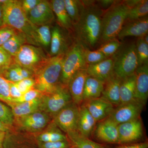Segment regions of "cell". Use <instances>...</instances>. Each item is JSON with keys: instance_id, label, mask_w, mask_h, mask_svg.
Masks as SVG:
<instances>
[{"instance_id": "obj_1", "label": "cell", "mask_w": 148, "mask_h": 148, "mask_svg": "<svg viewBox=\"0 0 148 148\" xmlns=\"http://www.w3.org/2000/svg\"><path fill=\"white\" fill-rule=\"evenodd\" d=\"M84 5L81 16L73 26L76 41L93 50L101 42L102 18L104 11L95 1H82Z\"/></svg>"}, {"instance_id": "obj_2", "label": "cell", "mask_w": 148, "mask_h": 148, "mask_svg": "<svg viewBox=\"0 0 148 148\" xmlns=\"http://www.w3.org/2000/svg\"><path fill=\"white\" fill-rule=\"evenodd\" d=\"M3 26H9L27 37L29 44L40 47L37 41L35 25L29 21L21 7V1L8 0L2 5Z\"/></svg>"}, {"instance_id": "obj_3", "label": "cell", "mask_w": 148, "mask_h": 148, "mask_svg": "<svg viewBox=\"0 0 148 148\" xmlns=\"http://www.w3.org/2000/svg\"><path fill=\"white\" fill-rule=\"evenodd\" d=\"M130 8L125 1H116L103 12L102 18V34L100 43L117 38L125 22Z\"/></svg>"}, {"instance_id": "obj_4", "label": "cell", "mask_w": 148, "mask_h": 148, "mask_svg": "<svg viewBox=\"0 0 148 148\" xmlns=\"http://www.w3.org/2000/svg\"><path fill=\"white\" fill-rule=\"evenodd\" d=\"M65 54L50 57L34 77V88L43 94L53 92L60 84L62 65Z\"/></svg>"}, {"instance_id": "obj_5", "label": "cell", "mask_w": 148, "mask_h": 148, "mask_svg": "<svg viewBox=\"0 0 148 148\" xmlns=\"http://www.w3.org/2000/svg\"><path fill=\"white\" fill-rule=\"evenodd\" d=\"M50 57L40 47L27 44L21 46L13 58L15 64L30 70L35 76Z\"/></svg>"}, {"instance_id": "obj_6", "label": "cell", "mask_w": 148, "mask_h": 148, "mask_svg": "<svg viewBox=\"0 0 148 148\" xmlns=\"http://www.w3.org/2000/svg\"><path fill=\"white\" fill-rule=\"evenodd\" d=\"M114 73L123 79L135 73L138 67L135 42L122 43L119 50L112 56Z\"/></svg>"}, {"instance_id": "obj_7", "label": "cell", "mask_w": 148, "mask_h": 148, "mask_svg": "<svg viewBox=\"0 0 148 148\" xmlns=\"http://www.w3.org/2000/svg\"><path fill=\"white\" fill-rule=\"evenodd\" d=\"M84 47L75 41L65 53L62 65L60 82L68 86L72 76L79 70L86 69L87 65L84 56Z\"/></svg>"}, {"instance_id": "obj_8", "label": "cell", "mask_w": 148, "mask_h": 148, "mask_svg": "<svg viewBox=\"0 0 148 148\" xmlns=\"http://www.w3.org/2000/svg\"><path fill=\"white\" fill-rule=\"evenodd\" d=\"M72 102L68 86L60 83L53 92L43 94L40 110L47 114L52 119L57 113Z\"/></svg>"}, {"instance_id": "obj_9", "label": "cell", "mask_w": 148, "mask_h": 148, "mask_svg": "<svg viewBox=\"0 0 148 148\" xmlns=\"http://www.w3.org/2000/svg\"><path fill=\"white\" fill-rule=\"evenodd\" d=\"M51 120V117L45 112L37 111L25 116L14 118L13 130L34 135L42 131Z\"/></svg>"}, {"instance_id": "obj_10", "label": "cell", "mask_w": 148, "mask_h": 148, "mask_svg": "<svg viewBox=\"0 0 148 148\" xmlns=\"http://www.w3.org/2000/svg\"><path fill=\"white\" fill-rule=\"evenodd\" d=\"M79 114V106L72 102L57 113L52 120L66 134L77 130Z\"/></svg>"}, {"instance_id": "obj_11", "label": "cell", "mask_w": 148, "mask_h": 148, "mask_svg": "<svg viewBox=\"0 0 148 148\" xmlns=\"http://www.w3.org/2000/svg\"><path fill=\"white\" fill-rule=\"evenodd\" d=\"M144 106L137 100L121 104L114 108L108 117L118 125L131 121L140 117Z\"/></svg>"}, {"instance_id": "obj_12", "label": "cell", "mask_w": 148, "mask_h": 148, "mask_svg": "<svg viewBox=\"0 0 148 148\" xmlns=\"http://www.w3.org/2000/svg\"><path fill=\"white\" fill-rule=\"evenodd\" d=\"M119 144H128L142 138L143 123L140 118L118 125Z\"/></svg>"}, {"instance_id": "obj_13", "label": "cell", "mask_w": 148, "mask_h": 148, "mask_svg": "<svg viewBox=\"0 0 148 148\" xmlns=\"http://www.w3.org/2000/svg\"><path fill=\"white\" fill-rule=\"evenodd\" d=\"M27 16L29 21L36 27L49 25L55 18L51 2L45 0H41Z\"/></svg>"}, {"instance_id": "obj_14", "label": "cell", "mask_w": 148, "mask_h": 148, "mask_svg": "<svg viewBox=\"0 0 148 148\" xmlns=\"http://www.w3.org/2000/svg\"><path fill=\"white\" fill-rule=\"evenodd\" d=\"M118 125L109 117L99 121L94 130L95 138L104 143L119 144Z\"/></svg>"}, {"instance_id": "obj_15", "label": "cell", "mask_w": 148, "mask_h": 148, "mask_svg": "<svg viewBox=\"0 0 148 148\" xmlns=\"http://www.w3.org/2000/svg\"><path fill=\"white\" fill-rule=\"evenodd\" d=\"M3 147V148H38L33 135L13 129L6 132Z\"/></svg>"}, {"instance_id": "obj_16", "label": "cell", "mask_w": 148, "mask_h": 148, "mask_svg": "<svg viewBox=\"0 0 148 148\" xmlns=\"http://www.w3.org/2000/svg\"><path fill=\"white\" fill-rule=\"evenodd\" d=\"M88 76L86 69H81L74 74L68 83V89L72 101L79 106H81L83 102L85 84Z\"/></svg>"}, {"instance_id": "obj_17", "label": "cell", "mask_w": 148, "mask_h": 148, "mask_svg": "<svg viewBox=\"0 0 148 148\" xmlns=\"http://www.w3.org/2000/svg\"><path fill=\"white\" fill-rule=\"evenodd\" d=\"M82 104L96 122L107 118L114 108L112 104L101 97L84 102Z\"/></svg>"}, {"instance_id": "obj_18", "label": "cell", "mask_w": 148, "mask_h": 148, "mask_svg": "<svg viewBox=\"0 0 148 148\" xmlns=\"http://www.w3.org/2000/svg\"><path fill=\"white\" fill-rule=\"evenodd\" d=\"M148 17L147 16L125 23L117 38L118 39H123L130 36L141 38L148 34Z\"/></svg>"}, {"instance_id": "obj_19", "label": "cell", "mask_w": 148, "mask_h": 148, "mask_svg": "<svg viewBox=\"0 0 148 148\" xmlns=\"http://www.w3.org/2000/svg\"><path fill=\"white\" fill-rule=\"evenodd\" d=\"M135 75V99L145 105L148 97V64L138 66Z\"/></svg>"}, {"instance_id": "obj_20", "label": "cell", "mask_w": 148, "mask_h": 148, "mask_svg": "<svg viewBox=\"0 0 148 148\" xmlns=\"http://www.w3.org/2000/svg\"><path fill=\"white\" fill-rule=\"evenodd\" d=\"M121 79L114 73L104 82L101 97L116 107L121 105L119 90Z\"/></svg>"}, {"instance_id": "obj_21", "label": "cell", "mask_w": 148, "mask_h": 148, "mask_svg": "<svg viewBox=\"0 0 148 148\" xmlns=\"http://www.w3.org/2000/svg\"><path fill=\"white\" fill-rule=\"evenodd\" d=\"M88 75L105 82L114 73L112 57L94 64L88 65L86 69Z\"/></svg>"}, {"instance_id": "obj_22", "label": "cell", "mask_w": 148, "mask_h": 148, "mask_svg": "<svg viewBox=\"0 0 148 148\" xmlns=\"http://www.w3.org/2000/svg\"><path fill=\"white\" fill-rule=\"evenodd\" d=\"M32 135L37 143H50L68 139L66 134L52 120L42 131Z\"/></svg>"}, {"instance_id": "obj_23", "label": "cell", "mask_w": 148, "mask_h": 148, "mask_svg": "<svg viewBox=\"0 0 148 148\" xmlns=\"http://www.w3.org/2000/svg\"><path fill=\"white\" fill-rule=\"evenodd\" d=\"M51 34L49 56L51 57L65 54L71 46H68L66 37L62 30L58 26H55L52 28Z\"/></svg>"}, {"instance_id": "obj_24", "label": "cell", "mask_w": 148, "mask_h": 148, "mask_svg": "<svg viewBox=\"0 0 148 148\" xmlns=\"http://www.w3.org/2000/svg\"><path fill=\"white\" fill-rule=\"evenodd\" d=\"M96 122L84 104H82L79 106L77 131L85 137L89 138L95 129Z\"/></svg>"}, {"instance_id": "obj_25", "label": "cell", "mask_w": 148, "mask_h": 148, "mask_svg": "<svg viewBox=\"0 0 148 148\" xmlns=\"http://www.w3.org/2000/svg\"><path fill=\"white\" fill-rule=\"evenodd\" d=\"M50 2L60 27L69 32H73V26L66 10L64 0H53Z\"/></svg>"}, {"instance_id": "obj_26", "label": "cell", "mask_w": 148, "mask_h": 148, "mask_svg": "<svg viewBox=\"0 0 148 148\" xmlns=\"http://www.w3.org/2000/svg\"><path fill=\"white\" fill-rule=\"evenodd\" d=\"M104 82L88 75L85 84L83 102L100 98L104 88Z\"/></svg>"}, {"instance_id": "obj_27", "label": "cell", "mask_w": 148, "mask_h": 148, "mask_svg": "<svg viewBox=\"0 0 148 148\" xmlns=\"http://www.w3.org/2000/svg\"><path fill=\"white\" fill-rule=\"evenodd\" d=\"M135 73L121 79L119 93L121 105L135 101Z\"/></svg>"}, {"instance_id": "obj_28", "label": "cell", "mask_w": 148, "mask_h": 148, "mask_svg": "<svg viewBox=\"0 0 148 148\" xmlns=\"http://www.w3.org/2000/svg\"><path fill=\"white\" fill-rule=\"evenodd\" d=\"M41 98L29 102L12 104L10 107L12 110L14 118L25 116L40 110Z\"/></svg>"}, {"instance_id": "obj_29", "label": "cell", "mask_w": 148, "mask_h": 148, "mask_svg": "<svg viewBox=\"0 0 148 148\" xmlns=\"http://www.w3.org/2000/svg\"><path fill=\"white\" fill-rule=\"evenodd\" d=\"M66 135L72 145L77 148H106L103 145L93 142L77 130L68 132Z\"/></svg>"}, {"instance_id": "obj_30", "label": "cell", "mask_w": 148, "mask_h": 148, "mask_svg": "<svg viewBox=\"0 0 148 148\" xmlns=\"http://www.w3.org/2000/svg\"><path fill=\"white\" fill-rule=\"evenodd\" d=\"M27 44L29 43L26 36L23 33L17 32L1 47L14 57L21 46Z\"/></svg>"}, {"instance_id": "obj_31", "label": "cell", "mask_w": 148, "mask_h": 148, "mask_svg": "<svg viewBox=\"0 0 148 148\" xmlns=\"http://www.w3.org/2000/svg\"><path fill=\"white\" fill-rule=\"evenodd\" d=\"M65 8L71 18L73 26L79 20L84 5L82 1L64 0Z\"/></svg>"}, {"instance_id": "obj_32", "label": "cell", "mask_w": 148, "mask_h": 148, "mask_svg": "<svg viewBox=\"0 0 148 148\" xmlns=\"http://www.w3.org/2000/svg\"><path fill=\"white\" fill-rule=\"evenodd\" d=\"M148 0H140L138 3L129 10L125 23L148 16Z\"/></svg>"}, {"instance_id": "obj_33", "label": "cell", "mask_w": 148, "mask_h": 148, "mask_svg": "<svg viewBox=\"0 0 148 148\" xmlns=\"http://www.w3.org/2000/svg\"><path fill=\"white\" fill-rule=\"evenodd\" d=\"M37 41L40 47H50L51 34L49 25H44L35 27Z\"/></svg>"}, {"instance_id": "obj_34", "label": "cell", "mask_w": 148, "mask_h": 148, "mask_svg": "<svg viewBox=\"0 0 148 148\" xmlns=\"http://www.w3.org/2000/svg\"><path fill=\"white\" fill-rule=\"evenodd\" d=\"M136 44V51L138 66L148 64V44L146 43L143 37L139 38Z\"/></svg>"}, {"instance_id": "obj_35", "label": "cell", "mask_w": 148, "mask_h": 148, "mask_svg": "<svg viewBox=\"0 0 148 148\" xmlns=\"http://www.w3.org/2000/svg\"><path fill=\"white\" fill-rule=\"evenodd\" d=\"M122 43L117 38L114 39L104 43L97 50L108 58L112 57L119 49Z\"/></svg>"}, {"instance_id": "obj_36", "label": "cell", "mask_w": 148, "mask_h": 148, "mask_svg": "<svg viewBox=\"0 0 148 148\" xmlns=\"http://www.w3.org/2000/svg\"><path fill=\"white\" fill-rule=\"evenodd\" d=\"M14 117L10 107L0 101V121L11 127H13Z\"/></svg>"}, {"instance_id": "obj_37", "label": "cell", "mask_w": 148, "mask_h": 148, "mask_svg": "<svg viewBox=\"0 0 148 148\" xmlns=\"http://www.w3.org/2000/svg\"><path fill=\"white\" fill-rule=\"evenodd\" d=\"M84 56L87 66L97 64L107 58L97 49L90 50L84 47Z\"/></svg>"}, {"instance_id": "obj_38", "label": "cell", "mask_w": 148, "mask_h": 148, "mask_svg": "<svg viewBox=\"0 0 148 148\" xmlns=\"http://www.w3.org/2000/svg\"><path fill=\"white\" fill-rule=\"evenodd\" d=\"M0 101L9 107L12 104V99L10 94L9 82L2 76H0Z\"/></svg>"}, {"instance_id": "obj_39", "label": "cell", "mask_w": 148, "mask_h": 148, "mask_svg": "<svg viewBox=\"0 0 148 148\" xmlns=\"http://www.w3.org/2000/svg\"><path fill=\"white\" fill-rule=\"evenodd\" d=\"M14 63L13 57L0 47V76L3 77Z\"/></svg>"}, {"instance_id": "obj_40", "label": "cell", "mask_w": 148, "mask_h": 148, "mask_svg": "<svg viewBox=\"0 0 148 148\" xmlns=\"http://www.w3.org/2000/svg\"><path fill=\"white\" fill-rule=\"evenodd\" d=\"M42 95V93L39 90L34 88L23 94L20 98L12 100V104L33 101L37 98H40Z\"/></svg>"}, {"instance_id": "obj_41", "label": "cell", "mask_w": 148, "mask_h": 148, "mask_svg": "<svg viewBox=\"0 0 148 148\" xmlns=\"http://www.w3.org/2000/svg\"><path fill=\"white\" fill-rule=\"evenodd\" d=\"M3 77L8 82L14 83L23 79L18 72L17 66L14 63L8 69Z\"/></svg>"}, {"instance_id": "obj_42", "label": "cell", "mask_w": 148, "mask_h": 148, "mask_svg": "<svg viewBox=\"0 0 148 148\" xmlns=\"http://www.w3.org/2000/svg\"><path fill=\"white\" fill-rule=\"evenodd\" d=\"M17 32L15 29L9 26H3L1 27L0 28V47L3 45Z\"/></svg>"}, {"instance_id": "obj_43", "label": "cell", "mask_w": 148, "mask_h": 148, "mask_svg": "<svg viewBox=\"0 0 148 148\" xmlns=\"http://www.w3.org/2000/svg\"><path fill=\"white\" fill-rule=\"evenodd\" d=\"M37 143L38 148H70L72 146L69 139L50 143Z\"/></svg>"}, {"instance_id": "obj_44", "label": "cell", "mask_w": 148, "mask_h": 148, "mask_svg": "<svg viewBox=\"0 0 148 148\" xmlns=\"http://www.w3.org/2000/svg\"><path fill=\"white\" fill-rule=\"evenodd\" d=\"M15 84L20 92L23 94L34 88L36 82L34 78L24 79Z\"/></svg>"}, {"instance_id": "obj_45", "label": "cell", "mask_w": 148, "mask_h": 148, "mask_svg": "<svg viewBox=\"0 0 148 148\" xmlns=\"http://www.w3.org/2000/svg\"><path fill=\"white\" fill-rule=\"evenodd\" d=\"M41 0H23L21 1V7L27 16L29 12L40 2Z\"/></svg>"}, {"instance_id": "obj_46", "label": "cell", "mask_w": 148, "mask_h": 148, "mask_svg": "<svg viewBox=\"0 0 148 148\" xmlns=\"http://www.w3.org/2000/svg\"><path fill=\"white\" fill-rule=\"evenodd\" d=\"M9 82L10 94L12 100L20 98L23 94L20 92L16 84L14 83L11 82Z\"/></svg>"}, {"instance_id": "obj_47", "label": "cell", "mask_w": 148, "mask_h": 148, "mask_svg": "<svg viewBox=\"0 0 148 148\" xmlns=\"http://www.w3.org/2000/svg\"><path fill=\"white\" fill-rule=\"evenodd\" d=\"M116 1L114 0H101L96 1V2L98 6L105 11L113 5Z\"/></svg>"}, {"instance_id": "obj_48", "label": "cell", "mask_w": 148, "mask_h": 148, "mask_svg": "<svg viewBox=\"0 0 148 148\" xmlns=\"http://www.w3.org/2000/svg\"><path fill=\"white\" fill-rule=\"evenodd\" d=\"M16 66L18 68V72L23 79L28 78L34 79L35 75L33 72L28 69L20 67L18 65H16Z\"/></svg>"}, {"instance_id": "obj_49", "label": "cell", "mask_w": 148, "mask_h": 148, "mask_svg": "<svg viewBox=\"0 0 148 148\" xmlns=\"http://www.w3.org/2000/svg\"><path fill=\"white\" fill-rule=\"evenodd\" d=\"M148 144L147 142L135 144H128L123 145L114 148H147Z\"/></svg>"}, {"instance_id": "obj_50", "label": "cell", "mask_w": 148, "mask_h": 148, "mask_svg": "<svg viewBox=\"0 0 148 148\" xmlns=\"http://www.w3.org/2000/svg\"><path fill=\"white\" fill-rule=\"evenodd\" d=\"M13 127H11L6 125L5 124L1 121H0V131L7 132L13 129Z\"/></svg>"}, {"instance_id": "obj_51", "label": "cell", "mask_w": 148, "mask_h": 148, "mask_svg": "<svg viewBox=\"0 0 148 148\" xmlns=\"http://www.w3.org/2000/svg\"><path fill=\"white\" fill-rule=\"evenodd\" d=\"M6 132L0 131V148H3V144L5 138Z\"/></svg>"}, {"instance_id": "obj_52", "label": "cell", "mask_w": 148, "mask_h": 148, "mask_svg": "<svg viewBox=\"0 0 148 148\" xmlns=\"http://www.w3.org/2000/svg\"><path fill=\"white\" fill-rule=\"evenodd\" d=\"M3 26V14L2 6L0 5V28Z\"/></svg>"}, {"instance_id": "obj_53", "label": "cell", "mask_w": 148, "mask_h": 148, "mask_svg": "<svg viewBox=\"0 0 148 148\" xmlns=\"http://www.w3.org/2000/svg\"><path fill=\"white\" fill-rule=\"evenodd\" d=\"M143 39H144V41H145V42L146 43L148 44V34L145 35V36L143 37Z\"/></svg>"}, {"instance_id": "obj_54", "label": "cell", "mask_w": 148, "mask_h": 148, "mask_svg": "<svg viewBox=\"0 0 148 148\" xmlns=\"http://www.w3.org/2000/svg\"><path fill=\"white\" fill-rule=\"evenodd\" d=\"M70 148H77L76 147H75V146L72 145L71 147Z\"/></svg>"}]
</instances>
